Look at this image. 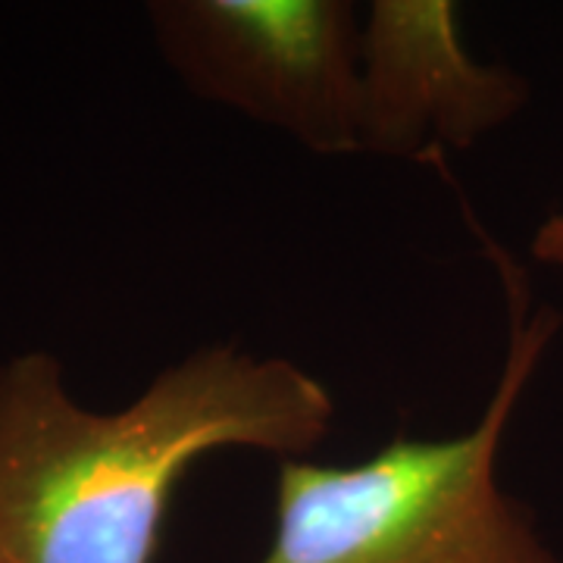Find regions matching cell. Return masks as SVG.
<instances>
[{"label":"cell","instance_id":"cell-1","mask_svg":"<svg viewBox=\"0 0 563 563\" xmlns=\"http://www.w3.org/2000/svg\"><path fill=\"white\" fill-rule=\"evenodd\" d=\"M335 398L288 357L207 344L120 410L73 398L60 357L0 363V563H154L195 463L247 448L279 461L325 439Z\"/></svg>","mask_w":563,"mask_h":563},{"label":"cell","instance_id":"cell-2","mask_svg":"<svg viewBox=\"0 0 563 563\" xmlns=\"http://www.w3.org/2000/svg\"><path fill=\"white\" fill-rule=\"evenodd\" d=\"M501 273L510 339L483 417L448 439L395 435L361 463L279 461L276 526L257 563H561L498 483L504 432L561 313L529 310L517 269Z\"/></svg>","mask_w":563,"mask_h":563},{"label":"cell","instance_id":"cell-3","mask_svg":"<svg viewBox=\"0 0 563 563\" xmlns=\"http://www.w3.org/2000/svg\"><path fill=\"white\" fill-rule=\"evenodd\" d=\"M151 35L203 101L317 154H361V32L347 0H157Z\"/></svg>","mask_w":563,"mask_h":563},{"label":"cell","instance_id":"cell-4","mask_svg":"<svg viewBox=\"0 0 563 563\" xmlns=\"http://www.w3.org/2000/svg\"><path fill=\"white\" fill-rule=\"evenodd\" d=\"M529 85L476 60L448 0H376L361 32V154L435 161L510 122Z\"/></svg>","mask_w":563,"mask_h":563},{"label":"cell","instance_id":"cell-5","mask_svg":"<svg viewBox=\"0 0 563 563\" xmlns=\"http://www.w3.org/2000/svg\"><path fill=\"white\" fill-rule=\"evenodd\" d=\"M532 257L563 269V210L551 213L532 235Z\"/></svg>","mask_w":563,"mask_h":563}]
</instances>
